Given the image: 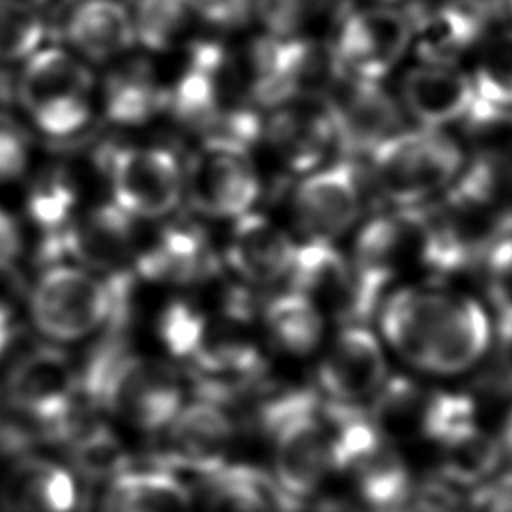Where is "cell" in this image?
I'll use <instances>...</instances> for the list:
<instances>
[{"mask_svg": "<svg viewBox=\"0 0 512 512\" xmlns=\"http://www.w3.org/2000/svg\"><path fill=\"white\" fill-rule=\"evenodd\" d=\"M380 326L394 352L438 376L470 370L490 344V320L480 302L434 286L392 292L380 306Z\"/></svg>", "mask_w": 512, "mask_h": 512, "instance_id": "cell-1", "label": "cell"}, {"mask_svg": "<svg viewBox=\"0 0 512 512\" xmlns=\"http://www.w3.org/2000/svg\"><path fill=\"white\" fill-rule=\"evenodd\" d=\"M258 416L272 444L276 488L288 498L306 500L332 472L330 426L318 396L286 392L268 400Z\"/></svg>", "mask_w": 512, "mask_h": 512, "instance_id": "cell-2", "label": "cell"}, {"mask_svg": "<svg viewBox=\"0 0 512 512\" xmlns=\"http://www.w3.org/2000/svg\"><path fill=\"white\" fill-rule=\"evenodd\" d=\"M372 180L396 208H414L442 194L462 172L460 144L440 128L398 130L370 152Z\"/></svg>", "mask_w": 512, "mask_h": 512, "instance_id": "cell-3", "label": "cell"}, {"mask_svg": "<svg viewBox=\"0 0 512 512\" xmlns=\"http://www.w3.org/2000/svg\"><path fill=\"white\" fill-rule=\"evenodd\" d=\"M128 280L104 282L78 266H50L30 294L36 328L56 342H74L92 334L106 320H122Z\"/></svg>", "mask_w": 512, "mask_h": 512, "instance_id": "cell-4", "label": "cell"}, {"mask_svg": "<svg viewBox=\"0 0 512 512\" xmlns=\"http://www.w3.org/2000/svg\"><path fill=\"white\" fill-rule=\"evenodd\" d=\"M352 266L374 306L402 274L418 268L436 270V244L428 208H398L370 220L358 234Z\"/></svg>", "mask_w": 512, "mask_h": 512, "instance_id": "cell-5", "label": "cell"}, {"mask_svg": "<svg viewBox=\"0 0 512 512\" xmlns=\"http://www.w3.org/2000/svg\"><path fill=\"white\" fill-rule=\"evenodd\" d=\"M92 400L140 430L166 428L184 406L174 368L130 352L112 364Z\"/></svg>", "mask_w": 512, "mask_h": 512, "instance_id": "cell-6", "label": "cell"}, {"mask_svg": "<svg viewBox=\"0 0 512 512\" xmlns=\"http://www.w3.org/2000/svg\"><path fill=\"white\" fill-rule=\"evenodd\" d=\"M410 40L408 12L390 4H372L342 18L330 48L340 72L380 82L410 50Z\"/></svg>", "mask_w": 512, "mask_h": 512, "instance_id": "cell-7", "label": "cell"}, {"mask_svg": "<svg viewBox=\"0 0 512 512\" xmlns=\"http://www.w3.org/2000/svg\"><path fill=\"white\" fill-rule=\"evenodd\" d=\"M114 204L132 218H162L184 194V172L164 148L130 146L116 150L108 162Z\"/></svg>", "mask_w": 512, "mask_h": 512, "instance_id": "cell-8", "label": "cell"}, {"mask_svg": "<svg viewBox=\"0 0 512 512\" xmlns=\"http://www.w3.org/2000/svg\"><path fill=\"white\" fill-rule=\"evenodd\" d=\"M290 288L308 298L324 318L356 324L376 306L366 296L352 262L332 242L296 244L290 266Z\"/></svg>", "mask_w": 512, "mask_h": 512, "instance_id": "cell-9", "label": "cell"}, {"mask_svg": "<svg viewBox=\"0 0 512 512\" xmlns=\"http://www.w3.org/2000/svg\"><path fill=\"white\" fill-rule=\"evenodd\" d=\"M192 204L212 218H238L252 210L260 180L244 146L206 140L184 176Z\"/></svg>", "mask_w": 512, "mask_h": 512, "instance_id": "cell-10", "label": "cell"}, {"mask_svg": "<svg viewBox=\"0 0 512 512\" xmlns=\"http://www.w3.org/2000/svg\"><path fill=\"white\" fill-rule=\"evenodd\" d=\"M76 390L78 374L72 362L50 346L22 354L4 382L12 408L50 430L68 424Z\"/></svg>", "mask_w": 512, "mask_h": 512, "instance_id": "cell-11", "label": "cell"}, {"mask_svg": "<svg viewBox=\"0 0 512 512\" xmlns=\"http://www.w3.org/2000/svg\"><path fill=\"white\" fill-rule=\"evenodd\" d=\"M322 98L334 140L350 152L370 154L400 130L398 104L376 80L340 72Z\"/></svg>", "mask_w": 512, "mask_h": 512, "instance_id": "cell-12", "label": "cell"}, {"mask_svg": "<svg viewBox=\"0 0 512 512\" xmlns=\"http://www.w3.org/2000/svg\"><path fill=\"white\" fill-rule=\"evenodd\" d=\"M360 210V182L348 162L304 174L292 196V218L306 240L334 242L356 222Z\"/></svg>", "mask_w": 512, "mask_h": 512, "instance_id": "cell-13", "label": "cell"}, {"mask_svg": "<svg viewBox=\"0 0 512 512\" xmlns=\"http://www.w3.org/2000/svg\"><path fill=\"white\" fill-rule=\"evenodd\" d=\"M316 376L328 402L358 406L388 378L384 348L368 328L346 324L322 354Z\"/></svg>", "mask_w": 512, "mask_h": 512, "instance_id": "cell-14", "label": "cell"}, {"mask_svg": "<svg viewBox=\"0 0 512 512\" xmlns=\"http://www.w3.org/2000/svg\"><path fill=\"white\" fill-rule=\"evenodd\" d=\"M164 462L196 474H208L224 464L236 438V422L220 402L200 398L178 410L166 426Z\"/></svg>", "mask_w": 512, "mask_h": 512, "instance_id": "cell-15", "label": "cell"}, {"mask_svg": "<svg viewBox=\"0 0 512 512\" xmlns=\"http://www.w3.org/2000/svg\"><path fill=\"white\" fill-rule=\"evenodd\" d=\"M294 254V240L268 216L250 210L232 220L224 258L240 280L272 284L288 276Z\"/></svg>", "mask_w": 512, "mask_h": 512, "instance_id": "cell-16", "label": "cell"}, {"mask_svg": "<svg viewBox=\"0 0 512 512\" xmlns=\"http://www.w3.org/2000/svg\"><path fill=\"white\" fill-rule=\"evenodd\" d=\"M274 108L264 126V138L274 158L282 168L296 174L316 170L334 142L324 106L318 108L312 100H298Z\"/></svg>", "mask_w": 512, "mask_h": 512, "instance_id": "cell-17", "label": "cell"}, {"mask_svg": "<svg viewBox=\"0 0 512 512\" xmlns=\"http://www.w3.org/2000/svg\"><path fill=\"white\" fill-rule=\"evenodd\" d=\"M410 16V48L424 64L452 66L464 52L482 40L486 14L480 4L442 2Z\"/></svg>", "mask_w": 512, "mask_h": 512, "instance_id": "cell-18", "label": "cell"}, {"mask_svg": "<svg viewBox=\"0 0 512 512\" xmlns=\"http://www.w3.org/2000/svg\"><path fill=\"white\" fill-rule=\"evenodd\" d=\"M400 96L404 108L424 128H442L462 120L478 98L468 74L454 66L424 62L404 74Z\"/></svg>", "mask_w": 512, "mask_h": 512, "instance_id": "cell-19", "label": "cell"}, {"mask_svg": "<svg viewBox=\"0 0 512 512\" xmlns=\"http://www.w3.org/2000/svg\"><path fill=\"white\" fill-rule=\"evenodd\" d=\"M90 88L92 74L88 66L58 46L32 52L18 78V98L28 112L52 100L88 96Z\"/></svg>", "mask_w": 512, "mask_h": 512, "instance_id": "cell-20", "label": "cell"}, {"mask_svg": "<svg viewBox=\"0 0 512 512\" xmlns=\"http://www.w3.org/2000/svg\"><path fill=\"white\" fill-rule=\"evenodd\" d=\"M66 34L76 52L90 60H108L126 52L136 36L128 8L118 0H84L66 22Z\"/></svg>", "mask_w": 512, "mask_h": 512, "instance_id": "cell-21", "label": "cell"}, {"mask_svg": "<svg viewBox=\"0 0 512 512\" xmlns=\"http://www.w3.org/2000/svg\"><path fill=\"white\" fill-rule=\"evenodd\" d=\"M2 498L8 512H72L76 482L60 464L28 458L8 472Z\"/></svg>", "mask_w": 512, "mask_h": 512, "instance_id": "cell-22", "label": "cell"}, {"mask_svg": "<svg viewBox=\"0 0 512 512\" xmlns=\"http://www.w3.org/2000/svg\"><path fill=\"white\" fill-rule=\"evenodd\" d=\"M60 254L70 252L92 266H114L124 260L132 244V216L120 206L102 204L84 220L58 232Z\"/></svg>", "mask_w": 512, "mask_h": 512, "instance_id": "cell-23", "label": "cell"}, {"mask_svg": "<svg viewBox=\"0 0 512 512\" xmlns=\"http://www.w3.org/2000/svg\"><path fill=\"white\" fill-rule=\"evenodd\" d=\"M100 512H194L192 496L168 470L120 472L112 478Z\"/></svg>", "mask_w": 512, "mask_h": 512, "instance_id": "cell-24", "label": "cell"}, {"mask_svg": "<svg viewBox=\"0 0 512 512\" xmlns=\"http://www.w3.org/2000/svg\"><path fill=\"white\" fill-rule=\"evenodd\" d=\"M202 478L204 512H278V488L256 468L222 464Z\"/></svg>", "mask_w": 512, "mask_h": 512, "instance_id": "cell-25", "label": "cell"}, {"mask_svg": "<svg viewBox=\"0 0 512 512\" xmlns=\"http://www.w3.org/2000/svg\"><path fill=\"white\" fill-rule=\"evenodd\" d=\"M264 328L270 342L286 354H312L324 336L326 318L296 290L276 294L262 310Z\"/></svg>", "mask_w": 512, "mask_h": 512, "instance_id": "cell-26", "label": "cell"}, {"mask_svg": "<svg viewBox=\"0 0 512 512\" xmlns=\"http://www.w3.org/2000/svg\"><path fill=\"white\" fill-rule=\"evenodd\" d=\"M430 394L408 376H388L372 396L368 418L386 442L420 436Z\"/></svg>", "mask_w": 512, "mask_h": 512, "instance_id": "cell-27", "label": "cell"}, {"mask_svg": "<svg viewBox=\"0 0 512 512\" xmlns=\"http://www.w3.org/2000/svg\"><path fill=\"white\" fill-rule=\"evenodd\" d=\"M208 264L204 238L190 228H168L138 258V272L154 282H190Z\"/></svg>", "mask_w": 512, "mask_h": 512, "instance_id": "cell-28", "label": "cell"}, {"mask_svg": "<svg viewBox=\"0 0 512 512\" xmlns=\"http://www.w3.org/2000/svg\"><path fill=\"white\" fill-rule=\"evenodd\" d=\"M134 36L148 50H168L204 22L196 0H138Z\"/></svg>", "mask_w": 512, "mask_h": 512, "instance_id": "cell-29", "label": "cell"}, {"mask_svg": "<svg viewBox=\"0 0 512 512\" xmlns=\"http://www.w3.org/2000/svg\"><path fill=\"white\" fill-rule=\"evenodd\" d=\"M440 478L452 486H478L496 474L502 464V450L496 438L480 428L440 446Z\"/></svg>", "mask_w": 512, "mask_h": 512, "instance_id": "cell-30", "label": "cell"}, {"mask_svg": "<svg viewBox=\"0 0 512 512\" xmlns=\"http://www.w3.org/2000/svg\"><path fill=\"white\" fill-rule=\"evenodd\" d=\"M162 96L146 66L136 64L116 72L104 90L108 120L124 126H138L152 118Z\"/></svg>", "mask_w": 512, "mask_h": 512, "instance_id": "cell-31", "label": "cell"}, {"mask_svg": "<svg viewBox=\"0 0 512 512\" xmlns=\"http://www.w3.org/2000/svg\"><path fill=\"white\" fill-rule=\"evenodd\" d=\"M352 472L362 502L376 512L394 506L412 486L408 466L390 442H382V446Z\"/></svg>", "mask_w": 512, "mask_h": 512, "instance_id": "cell-32", "label": "cell"}, {"mask_svg": "<svg viewBox=\"0 0 512 512\" xmlns=\"http://www.w3.org/2000/svg\"><path fill=\"white\" fill-rule=\"evenodd\" d=\"M462 122L476 160L512 164V106L476 98Z\"/></svg>", "mask_w": 512, "mask_h": 512, "instance_id": "cell-33", "label": "cell"}, {"mask_svg": "<svg viewBox=\"0 0 512 512\" xmlns=\"http://www.w3.org/2000/svg\"><path fill=\"white\" fill-rule=\"evenodd\" d=\"M470 78L480 100L512 106V30L496 32L480 42Z\"/></svg>", "mask_w": 512, "mask_h": 512, "instance_id": "cell-34", "label": "cell"}, {"mask_svg": "<svg viewBox=\"0 0 512 512\" xmlns=\"http://www.w3.org/2000/svg\"><path fill=\"white\" fill-rule=\"evenodd\" d=\"M46 24L26 0H0V62L24 60L40 48Z\"/></svg>", "mask_w": 512, "mask_h": 512, "instance_id": "cell-35", "label": "cell"}, {"mask_svg": "<svg viewBox=\"0 0 512 512\" xmlns=\"http://www.w3.org/2000/svg\"><path fill=\"white\" fill-rule=\"evenodd\" d=\"M476 428V404L468 394H430L420 436H424L430 442H436L438 446H444L470 434Z\"/></svg>", "mask_w": 512, "mask_h": 512, "instance_id": "cell-36", "label": "cell"}, {"mask_svg": "<svg viewBox=\"0 0 512 512\" xmlns=\"http://www.w3.org/2000/svg\"><path fill=\"white\" fill-rule=\"evenodd\" d=\"M70 456L74 466L92 478L118 476L126 466V452L120 440L106 428H90L84 434L76 436L72 442Z\"/></svg>", "mask_w": 512, "mask_h": 512, "instance_id": "cell-37", "label": "cell"}, {"mask_svg": "<svg viewBox=\"0 0 512 512\" xmlns=\"http://www.w3.org/2000/svg\"><path fill=\"white\" fill-rule=\"evenodd\" d=\"M336 0H254V10L270 36L290 38L322 18Z\"/></svg>", "mask_w": 512, "mask_h": 512, "instance_id": "cell-38", "label": "cell"}, {"mask_svg": "<svg viewBox=\"0 0 512 512\" xmlns=\"http://www.w3.org/2000/svg\"><path fill=\"white\" fill-rule=\"evenodd\" d=\"M76 206V190L62 178H46L28 194V214L46 232H60L68 226Z\"/></svg>", "mask_w": 512, "mask_h": 512, "instance_id": "cell-39", "label": "cell"}, {"mask_svg": "<svg viewBox=\"0 0 512 512\" xmlns=\"http://www.w3.org/2000/svg\"><path fill=\"white\" fill-rule=\"evenodd\" d=\"M208 324V316L186 302H172L160 316L158 332L164 346L176 358H192L204 328Z\"/></svg>", "mask_w": 512, "mask_h": 512, "instance_id": "cell-40", "label": "cell"}, {"mask_svg": "<svg viewBox=\"0 0 512 512\" xmlns=\"http://www.w3.org/2000/svg\"><path fill=\"white\" fill-rule=\"evenodd\" d=\"M384 512H466V502L456 486L436 476L412 482L408 492Z\"/></svg>", "mask_w": 512, "mask_h": 512, "instance_id": "cell-41", "label": "cell"}, {"mask_svg": "<svg viewBox=\"0 0 512 512\" xmlns=\"http://www.w3.org/2000/svg\"><path fill=\"white\" fill-rule=\"evenodd\" d=\"M30 116L40 132L54 138H64L80 132L90 120L88 96H70L52 100L30 110Z\"/></svg>", "mask_w": 512, "mask_h": 512, "instance_id": "cell-42", "label": "cell"}, {"mask_svg": "<svg viewBox=\"0 0 512 512\" xmlns=\"http://www.w3.org/2000/svg\"><path fill=\"white\" fill-rule=\"evenodd\" d=\"M486 284L500 324L512 320V232L486 252Z\"/></svg>", "mask_w": 512, "mask_h": 512, "instance_id": "cell-43", "label": "cell"}, {"mask_svg": "<svg viewBox=\"0 0 512 512\" xmlns=\"http://www.w3.org/2000/svg\"><path fill=\"white\" fill-rule=\"evenodd\" d=\"M30 150L22 126L0 110V182L16 180L28 166Z\"/></svg>", "mask_w": 512, "mask_h": 512, "instance_id": "cell-44", "label": "cell"}, {"mask_svg": "<svg viewBox=\"0 0 512 512\" xmlns=\"http://www.w3.org/2000/svg\"><path fill=\"white\" fill-rule=\"evenodd\" d=\"M466 512H512V470L474 486Z\"/></svg>", "mask_w": 512, "mask_h": 512, "instance_id": "cell-45", "label": "cell"}, {"mask_svg": "<svg viewBox=\"0 0 512 512\" xmlns=\"http://www.w3.org/2000/svg\"><path fill=\"white\" fill-rule=\"evenodd\" d=\"M22 250L20 228L14 218L0 208V268L10 266Z\"/></svg>", "mask_w": 512, "mask_h": 512, "instance_id": "cell-46", "label": "cell"}, {"mask_svg": "<svg viewBox=\"0 0 512 512\" xmlns=\"http://www.w3.org/2000/svg\"><path fill=\"white\" fill-rule=\"evenodd\" d=\"M496 440L500 444L502 458L512 462V410L508 412V416H506V420L502 424V430H500V438H496Z\"/></svg>", "mask_w": 512, "mask_h": 512, "instance_id": "cell-47", "label": "cell"}, {"mask_svg": "<svg viewBox=\"0 0 512 512\" xmlns=\"http://www.w3.org/2000/svg\"><path fill=\"white\" fill-rule=\"evenodd\" d=\"M12 316H10V310L6 306L0 304V354L8 348L10 340H12Z\"/></svg>", "mask_w": 512, "mask_h": 512, "instance_id": "cell-48", "label": "cell"}, {"mask_svg": "<svg viewBox=\"0 0 512 512\" xmlns=\"http://www.w3.org/2000/svg\"><path fill=\"white\" fill-rule=\"evenodd\" d=\"M500 330H502L504 342L510 344V352H512V320H510V322H502V324H500Z\"/></svg>", "mask_w": 512, "mask_h": 512, "instance_id": "cell-49", "label": "cell"}, {"mask_svg": "<svg viewBox=\"0 0 512 512\" xmlns=\"http://www.w3.org/2000/svg\"><path fill=\"white\" fill-rule=\"evenodd\" d=\"M374 4H392V2H398V0H372Z\"/></svg>", "mask_w": 512, "mask_h": 512, "instance_id": "cell-50", "label": "cell"}, {"mask_svg": "<svg viewBox=\"0 0 512 512\" xmlns=\"http://www.w3.org/2000/svg\"><path fill=\"white\" fill-rule=\"evenodd\" d=\"M508 8H510V12H512V0H508Z\"/></svg>", "mask_w": 512, "mask_h": 512, "instance_id": "cell-51", "label": "cell"}]
</instances>
